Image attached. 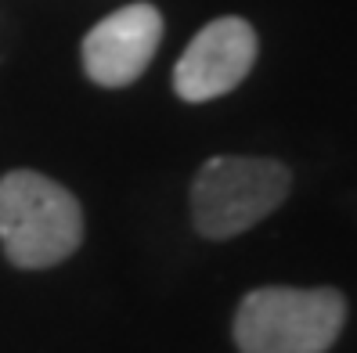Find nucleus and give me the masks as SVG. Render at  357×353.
Returning <instances> with one entry per match:
<instances>
[{
    "label": "nucleus",
    "instance_id": "39448f33",
    "mask_svg": "<svg viewBox=\"0 0 357 353\" xmlns=\"http://www.w3.org/2000/svg\"><path fill=\"white\" fill-rule=\"evenodd\" d=\"M162 40V15L152 4H127L83 36V72L98 87H130L152 65Z\"/></svg>",
    "mask_w": 357,
    "mask_h": 353
},
{
    "label": "nucleus",
    "instance_id": "f257e3e1",
    "mask_svg": "<svg viewBox=\"0 0 357 353\" xmlns=\"http://www.w3.org/2000/svg\"><path fill=\"white\" fill-rule=\"evenodd\" d=\"M83 242V210L51 177L15 170L0 177V245L15 267L44 271Z\"/></svg>",
    "mask_w": 357,
    "mask_h": 353
},
{
    "label": "nucleus",
    "instance_id": "7ed1b4c3",
    "mask_svg": "<svg viewBox=\"0 0 357 353\" xmlns=\"http://www.w3.org/2000/svg\"><path fill=\"white\" fill-rule=\"evenodd\" d=\"M347 324V299L335 288L271 285L249 292L235 314L242 353H325Z\"/></svg>",
    "mask_w": 357,
    "mask_h": 353
},
{
    "label": "nucleus",
    "instance_id": "20e7f679",
    "mask_svg": "<svg viewBox=\"0 0 357 353\" xmlns=\"http://www.w3.org/2000/svg\"><path fill=\"white\" fill-rule=\"evenodd\" d=\"M257 54H260V40L245 18L238 15L213 18L192 36V44L177 58L174 91L192 105L224 97L249 76V69L257 65Z\"/></svg>",
    "mask_w": 357,
    "mask_h": 353
},
{
    "label": "nucleus",
    "instance_id": "f03ea898",
    "mask_svg": "<svg viewBox=\"0 0 357 353\" xmlns=\"http://www.w3.org/2000/svg\"><path fill=\"white\" fill-rule=\"evenodd\" d=\"M292 191V170L264 155H213L192 180V220L206 238H235L271 217Z\"/></svg>",
    "mask_w": 357,
    "mask_h": 353
}]
</instances>
